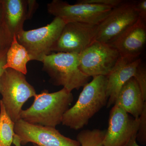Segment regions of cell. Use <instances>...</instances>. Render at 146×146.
Wrapping results in <instances>:
<instances>
[{
    "instance_id": "4316f807",
    "label": "cell",
    "mask_w": 146,
    "mask_h": 146,
    "mask_svg": "<svg viewBox=\"0 0 146 146\" xmlns=\"http://www.w3.org/2000/svg\"><path fill=\"white\" fill-rule=\"evenodd\" d=\"M1 2H0V25L3 22V8Z\"/></svg>"
},
{
    "instance_id": "8992f818",
    "label": "cell",
    "mask_w": 146,
    "mask_h": 146,
    "mask_svg": "<svg viewBox=\"0 0 146 146\" xmlns=\"http://www.w3.org/2000/svg\"><path fill=\"white\" fill-rule=\"evenodd\" d=\"M51 15L65 23H78L98 25L111 12L109 7L76 3L71 5L61 0H53L47 5Z\"/></svg>"
},
{
    "instance_id": "5bb4252c",
    "label": "cell",
    "mask_w": 146,
    "mask_h": 146,
    "mask_svg": "<svg viewBox=\"0 0 146 146\" xmlns=\"http://www.w3.org/2000/svg\"><path fill=\"white\" fill-rule=\"evenodd\" d=\"M114 105L121 108L135 119L139 118L146 106V102L134 78H131L124 84Z\"/></svg>"
},
{
    "instance_id": "e0dca14e",
    "label": "cell",
    "mask_w": 146,
    "mask_h": 146,
    "mask_svg": "<svg viewBox=\"0 0 146 146\" xmlns=\"http://www.w3.org/2000/svg\"><path fill=\"white\" fill-rule=\"evenodd\" d=\"M14 125L0 100V146H11L15 134Z\"/></svg>"
},
{
    "instance_id": "ffe728a7",
    "label": "cell",
    "mask_w": 146,
    "mask_h": 146,
    "mask_svg": "<svg viewBox=\"0 0 146 146\" xmlns=\"http://www.w3.org/2000/svg\"><path fill=\"white\" fill-rule=\"evenodd\" d=\"M135 79L143 95L145 101H146V70L145 67L141 66V64L138 66L135 75L133 77Z\"/></svg>"
},
{
    "instance_id": "603a6c76",
    "label": "cell",
    "mask_w": 146,
    "mask_h": 146,
    "mask_svg": "<svg viewBox=\"0 0 146 146\" xmlns=\"http://www.w3.org/2000/svg\"><path fill=\"white\" fill-rule=\"evenodd\" d=\"M135 9L139 15V18L146 22V1H134Z\"/></svg>"
},
{
    "instance_id": "484cf974",
    "label": "cell",
    "mask_w": 146,
    "mask_h": 146,
    "mask_svg": "<svg viewBox=\"0 0 146 146\" xmlns=\"http://www.w3.org/2000/svg\"><path fill=\"white\" fill-rule=\"evenodd\" d=\"M123 146H141L139 145L137 143V141H136V136L133 137L125 145Z\"/></svg>"
},
{
    "instance_id": "3957f363",
    "label": "cell",
    "mask_w": 146,
    "mask_h": 146,
    "mask_svg": "<svg viewBox=\"0 0 146 146\" xmlns=\"http://www.w3.org/2000/svg\"><path fill=\"white\" fill-rule=\"evenodd\" d=\"M41 62L43 70L48 74L51 82L72 92L78 90L89 82L90 77L79 68V54L52 52L46 56Z\"/></svg>"
},
{
    "instance_id": "d6986e66",
    "label": "cell",
    "mask_w": 146,
    "mask_h": 146,
    "mask_svg": "<svg viewBox=\"0 0 146 146\" xmlns=\"http://www.w3.org/2000/svg\"><path fill=\"white\" fill-rule=\"evenodd\" d=\"M13 39V36L3 22L0 25V53L8 49Z\"/></svg>"
},
{
    "instance_id": "f1b7e54d",
    "label": "cell",
    "mask_w": 146,
    "mask_h": 146,
    "mask_svg": "<svg viewBox=\"0 0 146 146\" xmlns=\"http://www.w3.org/2000/svg\"><path fill=\"white\" fill-rule=\"evenodd\" d=\"M1 2V0H0V2Z\"/></svg>"
},
{
    "instance_id": "5b68a950",
    "label": "cell",
    "mask_w": 146,
    "mask_h": 146,
    "mask_svg": "<svg viewBox=\"0 0 146 146\" xmlns=\"http://www.w3.org/2000/svg\"><path fill=\"white\" fill-rule=\"evenodd\" d=\"M65 23L55 17L50 23L35 29L23 31L16 36L18 42L23 46L31 60L41 62L52 50L59 38Z\"/></svg>"
},
{
    "instance_id": "277c9868",
    "label": "cell",
    "mask_w": 146,
    "mask_h": 146,
    "mask_svg": "<svg viewBox=\"0 0 146 146\" xmlns=\"http://www.w3.org/2000/svg\"><path fill=\"white\" fill-rule=\"evenodd\" d=\"M0 94L7 113L14 123L20 119L24 104L36 94L25 74L10 68L5 70L0 79Z\"/></svg>"
},
{
    "instance_id": "2e32d148",
    "label": "cell",
    "mask_w": 146,
    "mask_h": 146,
    "mask_svg": "<svg viewBox=\"0 0 146 146\" xmlns=\"http://www.w3.org/2000/svg\"><path fill=\"white\" fill-rule=\"evenodd\" d=\"M31 60L25 48L18 42L16 35H14L7 52L6 62L3 69L10 68L26 75L27 73V64Z\"/></svg>"
},
{
    "instance_id": "7a4b0ae2",
    "label": "cell",
    "mask_w": 146,
    "mask_h": 146,
    "mask_svg": "<svg viewBox=\"0 0 146 146\" xmlns=\"http://www.w3.org/2000/svg\"><path fill=\"white\" fill-rule=\"evenodd\" d=\"M34 98L31 106L21 111L20 119L30 123L55 128L62 123L63 115L74 100L72 92L64 88L53 93L44 90Z\"/></svg>"
},
{
    "instance_id": "7c38bea8",
    "label": "cell",
    "mask_w": 146,
    "mask_h": 146,
    "mask_svg": "<svg viewBox=\"0 0 146 146\" xmlns=\"http://www.w3.org/2000/svg\"><path fill=\"white\" fill-rule=\"evenodd\" d=\"M145 22L140 19L109 44L118 51L121 58L137 59L146 42Z\"/></svg>"
},
{
    "instance_id": "9c48e42d",
    "label": "cell",
    "mask_w": 146,
    "mask_h": 146,
    "mask_svg": "<svg viewBox=\"0 0 146 146\" xmlns=\"http://www.w3.org/2000/svg\"><path fill=\"white\" fill-rule=\"evenodd\" d=\"M13 139L21 145L38 146H80L77 141L62 135L55 127L33 124L19 119L15 123Z\"/></svg>"
},
{
    "instance_id": "ac0fdd59",
    "label": "cell",
    "mask_w": 146,
    "mask_h": 146,
    "mask_svg": "<svg viewBox=\"0 0 146 146\" xmlns=\"http://www.w3.org/2000/svg\"><path fill=\"white\" fill-rule=\"evenodd\" d=\"M106 131L97 129L82 130L78 134L77 141L80 146H104Z\"/></svg>"
},
{
    "instance_id": "d4e9b609",
    "label": "cell",
    "mask_w": 146,
    "mask_h": 146,
    "mask_svg": "<svg viewBox=\"0 0 146 146\" xmlns=\"http://www.w3.org/2000/svg\"><path fill=\"white\" fill-rule=\"evenodd\" d=\"M8 50H5L0 53V79L4 72L3 69L6 62V54Z\"/></svg>"
},
{
    "instance_id": "83f0119b",
    "label": "cell",
    "mask_w": 146,
    "mask_h": 146,
    "mask_svg": "<svg viewBox=\"0 0 146 146\" xmlns=\"http://www.w3.org/2000/svg\"><path fill=\"white\" fill-rule=\"evenodd\" d=\"M13 143L15 145V146H22L20 143L18 142V141H16V140L13 139ZM33 146H38L35 144H33Z\"/></svg>"
},
{
    "instance_id": "ba28073f",
    "label": "cell",
    "mask_w": 146,
    "mask_h": 146,
    "mask_svg": "<svg viewBox=\"0 0 146 146\" xmlns=\"http://www.w3.org/2000/svg\"><path fill=\"white\" fill-rule=\"evenodd\" d=\"M139 18L134 1H123L98 25L95 41L111 44Z\"/></svg>"
},
{
    "instance_id": "7402d4cb",
    "label": "cell",
    "mask_w": 146,
    "mask_h": 146,
    "mask_svg": "<svg viewBox=\"0 0 146 146\" xmlns=\"http://www.w3.org/2000/svg\"><path fill=\"white\" fill-rule=\"evenodd\" d=\"M122 1V0H79L77 1L76 3L105 6L113 8Z\"/></svg>"
},
{
    "instance_id": "4fadbf2b",
    "label": "cell",
    "mask_w": 146,
    "mask_h": 146,
    "mask_svg": "<svg viewBox=\"0 0 146 146\" xmlns=\"http://www.w3.org/2000/svg\"><path fill=\"white\" fill-rule=\"evenodd\" d=\"M141 63V58L130 60L120 58L111 72L106 76V91L108 97L107 108L114 105L120 90L128 80L134 77Z\"/></svg>"
},
{
    "instance_id": "30bf717a",
    "label": "cell",
    "mask_w": 146,
    "mask_h": 146,
    "mask_svg": "<svg viewBox=\"0 0 146 146\" xmlns=\"http://www.w3.org/2000/svg\"><path fill=\"white\" fill-rule=\"evenodd\" d=\"M97 26L78 23L65 24L52 52L80 54L95 41Z\"/></svg>"
},
{
    "instance_id": "6da1fadb",
    "label": "cell",
    "mask_w": 146,
    "mask_h": 146,
    "mask_svg": "<svg viewBox=\"0 0 146 146\" xmlns=\"http://www.w3.org/2000/svg\"><path fill=\"white\" fill-rule=\"evenodd\" d=\"M107 77H94L83 86L75 104L65 112L61 123L76 130L87 125L89 120L107 104Z\"/></svg>"
},
{
    "instance_id": "9a60e30c",
    "label": "cell",
    "mask_w": 146,
    "mask_h": 146,
    "mask_svg": "<svg viewBox=\"0 0 146 146\" xmlns=\"http://www.w3.org/2000/svg\"><path fill=\"white\" fill-rule=\"evenodd\" d=\"M3 22L12 36H17L24 30L27 20V3L25 0H1Z\"/></svg>"
},
{
    "instance_id": "cb8c5ba5",
    "label": "cell",
    "mask_w": 146,
    "mask_h": 146,
    "mask_svg": "<svg viewBox=\"0 0 146 146\" xmlns=\"http://www.w3.org/2000/svg\"><path fill=\"white\" fill-rule=\"evenodd\" d=\"M27 20H28L31 18L38 5L36 1H32V0H27Z\"/></svg>"
},
{
    "instance_id": "8fae6325",
    "label": "cell",
    "mask_w": 146,
    "mask_h": 146,
    "mask_svg": "<svg viewBox=\"0 0 146 146\" xmlns=\"http://www.w3.org/2000/svg\"><path fill=\"white\" fill-rule=\"evenodd\" d=\"M140 118L131 117L116 105L110 112L108 126L103 140L104 146H123L136 136Z\"/></svg>"
},
{
    "instance_id": "52a82bcc",
    "label": "cell",
    "mask_w": 146,
    "mask_h": 146,
    "mask_svg": "<svg viewBox=\"0 0 146 146\" xmlns=\"http://www.w3.org/2000/svg\"><path fill=\"white\" fill-rule=\"evenodd\" d=\"M120 58L119 54L112 45L94 41L79 54V68L89 77L107 76Z\"/></svg>"
},
{
    "instance_id": "44dd1931",
    "label": "cell",
    "mask_w": 146,
    "mask_h": 146,
    "mask_svg": "<svg viewBox=\"0 0 146 146\" xmlns=\"http://www.w3.org/2000/svg\"><path fill=\"white\" fill-rule=\"evenodd\" d=\"M139 118L140 123L136 135V141L144 145L146 143V106Z\"/></svg>"
}]
</instances>
